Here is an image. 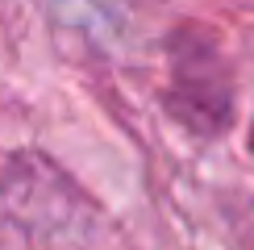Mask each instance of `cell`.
Masks as SVG:
<instances>
[{
  "label": "cell",
  "instance_id": "obj_1",
  "mask_svg": "<svg viewBox=\"0 0 254 250\" xmlns=\"http://www.w3.org/2000/svg\"><path fill=\"white\" fill-rule=\"evenodd\" d=\"M163 50H167L163 113L196 142L225 138L238 113V83L221 42L200 25H175Z\"/></svg>",
  "mask_w": 254,
  "mask_h": 250
},
{
  "label": "cell",
  "instance_id": "obj_2",
  "mask_svg": "<svg viewBox=\"0 0 254 250\" xmlns=\"http://www.w3.org/2000/svg\"><path fill=\"white\" fill-rule=\"evenodd\" d=\"M250 150H254V129H250Z\"/></svg>",
  "mask_w": 254,
  "mask_h": 250
}]
</instances>
